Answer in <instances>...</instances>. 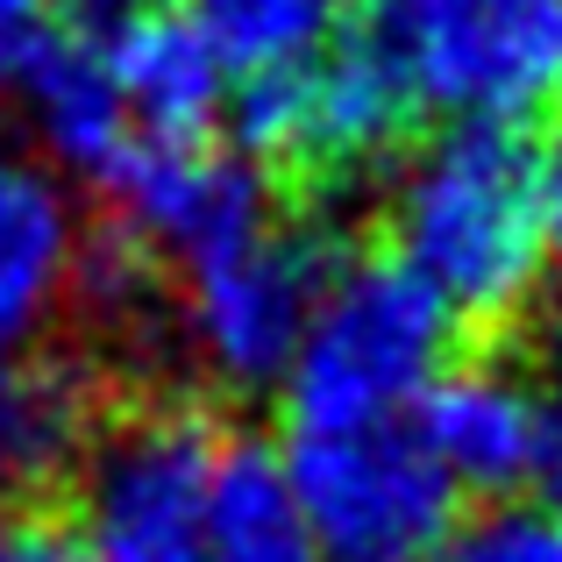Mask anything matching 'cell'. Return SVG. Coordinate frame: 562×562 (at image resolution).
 Segmentation results:
<instances>
[{
	"label": "cell",
	"mask_w": 562,
	"mask_h": 562,
	"mask_svg": "<svg viewBox=\"0 0 562 562\" xmlns=\"http://www.w3.org/2000/svg\"><path fill=\"white\" fill-rule=\"evenodd\" d=\"M0 93H8V79H0Z\"/></svg>",
	"instance_id": "obj_22"
},
{
	"label": "cell",
	"mask_w": 562,
	"mask_h": 562,
	"mask_svg": "<svg viewBox=\"0 0 562 562\" xmlns=\"http://www.w3.org/2000/svg\"><path fill=\"white\" fill-rule=\"evenodd\" d=\"M413 122H420V100L406 93L392 57L363 29H349L314 65L235 86L228 143L271 186H292L300 200H342L371 186L384 165H398Z\"/></svg>",
	"instance_id": "obj_3"
},
{
	"label": "cell",
	"mask_w": 562,
	"mask_h": 562,
	"mask_svg": "<svg viewBox=\"0 0 562 562\" xmlns=\"http://www.w3.org/2000/svg\"><path fill=\"white\" fill-rule=\"evenodd\" d=\"M285 470L321 562H435L463 506L406 420L285 435Z\"/></svg>",
	"instance_id": "obj_7"
},
{
	"label": "cell",
	"mask_w": 562,
	"mask_h": 562,
	"mask_svg": "<svg viewBox=\"0 0 562 562\" xmlns=\"http://www.w3.org/2000/svg\"><path fill=\"white\" fill-rule=\"evenodd\" d=\"M541 143L527 122H449L384 186V249L463 328H513L549 285Z\"/></svg>",
	"instance_id": "obj_1"
},
{
	"label": "cell",
	"mask_w": 562,
	"mask_h": 562,
	"mask_svg": "<svg viewBox=\"0 0 562 562\" xmlns=\"http://www.w3.org/2000/svg\"><path fill=\"white\" fill-rule=\"evenodd\" d=\"M221 427L192 398H143L108 413L79 477V535L86 562H214L206 549V492L221 463Z\"/></svg>",
	"instance_id": "obj_5"
},
{
	"label": "cell",
	"mask_w": 562,
	"mask_h": 562,
	"mask_svg": "<svg viewBox=\"0 0 562 562\" xmlns=\"http://www.w3.org/2000/svg\"><path fill=\"white\" fill-rule=\"evenodd\" d=\"M406 427L463 498H513L541 470V378L506 357H456L413 398Z\"/></svg>",
	"instance_id": "obj_10"
},
{
	"label": "cell",
	"mask_w": 562,
	"mask_h": 562,
	"mask_svg": "<svg viewBox=\"0 0 562 562\" xmlns=\"http://www.w3.org/2000/svg\"><path fill=\"white\" fill-rule=\"evenodd\" d=\"M535 484L549 506H562V357L541 378V470H535Z\"/></svg>",
	"instance_id": "obj_18"
},
{
	"label": "cell",
	"mask_w": 562,
	"mask_h": 562,
	"mask_svg": "<svg viewBox=\"0 0 562 562\" xmlns=\"http://www.w3.org/2000/svg\"><path fill=\"white\" fill-rule=\"evenodd\" d=\"M0 562H86V549L71 535V520L29 513V520H0Z\"/></svg>",
	"instance_id": "obj_17"
},
{
	"label": "cell",
	"mask_w": 562,
	"mask_h": 562,
	"mask_svg": "<svg viewBox=\"0 0 562 562\" xmlns=\"http://www.w3.org/2000/svg\"><path fill=\"white\" fill-rule=\"evenodd\" d=\"M335 263L342 249L314 214H271L257 235L186 263L179 292H171V328L214 384L278 392Z\"/></svg>",
	"instance_id": "obj_6"
},
{
	"label": "cell",
	"mask_w": 562,
	"mask_h": 562,
	"mask_svg": "<svg viewBox=\"0 0 562 562\" xmlns=\"http://www.w3.org/2000/svg\"><path fill=\"white\" fill-rule=\"evenodd\" d=\"M186 14L214 36V50L228 57L235 86H243L335 50L357 29L363 0H186Z\"/></svg>",
	"instance_id": "obj_15"
},
{
	"label": "cell",
	"mask_w": 562,
	"mask_h": 562,
	"mask_svg": "<svg viewBox=\"0 0 562 562\" xmlns=\"http://www.w3.org/2000/svg\"><path fill=\"white\" fill-rule=\"evenodd\" d=\"M357 29L441 122H535L562 100V0H363Z\"/></svg>",
	"instance_id": "obj_4"
},
{
	"label": "cell",
	"mask_w": 562,
	"mask_h": 562,
	"mask_svg": "<svg viewBox=\"0 0 562 562\" xmlns=\"http://www.w3.org/2000/svg\"><path fill=\"white\" fill-rule=\"evenodd\" d=\"M128 8H150V0H93V14L108 22V14H128Z\"/></svg>",
	"instance_id": "obj_21"
},
{
	"label": "cell",
	"mask_w": 562,
	"mask_h": 562,
	"mask_svg": "<svg viewBox=\"0 0 562 562\" xmlns=\"http://www.w3.org/2000/svg\"><path fill=\"white\" fill-rule=\"evenodd\" d=\"M206 549H214V562H321L285 449L257 435L221 441L214 492H206Z\"/></svg>",
	"instance_id": "obj_14"
},
{
	"label": "cell",
	"mask_w": 562,
	"mask_h": 562,
	"mask_svg": "<svg viewBox=\"0 0 562 562\" xmlns=\"http://www.w3.org/2000/svg\"><path fill=\"white\" fill-rule=\"evenodd\" d=\"M100 50L108 71L128 100L136 136H165V143H206L235 108V71L214 50L200 22L186 14V0H150V8L108 14Z\"/></svg>",
	"instance_id": "obj_11"
},
{
	"label": "cell",
	"mask_w": 562,
	"mask_h": 562,
	"mask_svg": "<svg viewBox=\"0 0 562 562\" xmlns=\"http://www.w3.org/2000/svg\"><path fill=\"white\" fill-rule=\"evenodd\" d=\"M456 335L463 321L392 249L342 257L300 335V357L278 378L285 435H349V427L406 420L413 398L456 363Z\"/></svg>",
	"instance_id": "obj_2"
},
{
	"label": "cell",
	"mask_w": 562,
	"mask_h": 562,
	"mask_svg": "<svg viewBox=\"0 0 562 562\" xmlns=\"http://www.w3.org/2000/svg\"><path fill=\"white\" fill-rule=\"evenodd\" d=\"M271 179L249 165L235 143H165V136H136L114 171L100 179L108 221H122L136 243H150L171 271H186L192 257L257 235L278 214Z\"/></svg>",
	"instance_id": "obj_8"
},
{
	"label": "cell",
	"mask_w": 562,
	"mask_h": 562,
	"mask_svg": "<svg viewBox=\"0 0 562 562\" xmlns=\"http://www.w3.org/2000/svg\"><path fill=\"white\" fill-rule=\"evenodd\" d=\"M65 14V0H0V43L29 36V29H50Z\"/></svg>",
	"instance_id": "obj_20"
},
{
	"label": "cell",
	"mask_w": 562,
	"mask_h": 562,
	"mask_svg": "<svg viewBox=\"0 0 562 562\" xmlns=\"http://www.w3.org/2000/svg\"><path fill=\"white\" fill-rule=\"evenodd\" d=\"M0 520H8V513H0Z\"/></svg>",
	"instance_id": "obj_23"
},
{
	"label": "cell",
	"mask_w": 562,
	"mask_h": 562,
	"mask_svg": "<svg viewBox=\"0 0 562 562\" xmlns=\"http://www.w3.org/2000/svg\"><path fill=\"white\" fill-rule=\"evenodd\" d=\"M108 427V384L93 363L57 349H0V484H71Z\"/></svg>",
	"instance_id": "obj_13"
},
{
	"label": "cell",
	"mask_w": 562,
	"mask_h": 562,
	"mask_svg": "<svg viewBox=\"0 0 562 562\" xmlns=\"http://www.w3.org/2000/svg\"><path fill=\"white\" fill-rule=\"evenodd\" d=\"M86 221L65 171L29 150H0V349H36L71 306Z\"/></svg>",
	"instance_id": "obj_12"
},
{
	"label": "cell",
	"mask_w": 562,
	"mask_h": 562,
	"mask_svg": "<svg viewBox=\"0 0 562 562\" xmlns=\"http://www.w3.org/2000/svg\"><path fill=\"white\" fill-rule=\"evenodd\" d=\"M541 243H549V278H562V143L541 157Z\"/></svg>",
	"instance_id": "obj_19"
},
{
	"label": "cell",
	"mask_w": 562,
	"mask_h": 562,
	"mask_svg": "<svg viewBox=\"0 0 562 562\" xmlns=\"http://www.w3.org/2000/svg\"><path fill=\"white\" fill-rule=\"evenodd\" d=\"M435 562H562V506L549 498H477L456 513Z\"/></svg>",
	"instance_id": "obj_16"
},
{
	"label": "cell",
	"mask_w": 562,
	"mask_h": 562,
	"mask_svg": "<svg viewBox=\"0 0 562 562\" xmlns=\"http://www.w3.org/2000/svg\"><path fill=\"white\" fill-rule=\"evenodd\" d=\"M0 79H8L36 157L65 179L100 186L114 171V157L136 143L128 100L108 71V50H100V29H65V22L29 29V36L8 43Z\"/></svg>",
	"instance_id": "obj_9"
}]
</instances>
